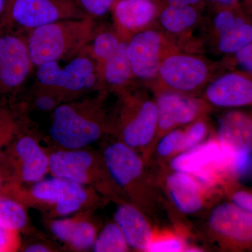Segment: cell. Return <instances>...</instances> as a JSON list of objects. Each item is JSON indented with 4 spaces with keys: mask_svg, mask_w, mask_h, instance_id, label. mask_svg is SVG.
Here are the masks:
<instances>
[{
    "mask_svg": "<svg viewBox=\"0 0 252 252\" xmlns=\"http://www.w3.org/2000/svg\"><path fill=\"white\" fill-rule=\"evenodd\" d=\"M99 143L113 180L127 202L147 215H154L160 194L150 164L138 152L110 136L104 137Z\"/></svg>",
    "mask_w": 252,
    "mask_h": 252,
    "instance_id": "cell-2",
    "label": "cell"
},
{
    "mask_svg": "<svg viewBox=\"0 0 252 252\" xmlns=\"http://www.w3.org/2000/svg\"><path fill=\"white\" fill-rule=\"evenodd\" d=\"M114 220L119 225L130 250L148 252L154 229L145 212L130 203L117 204Z\"/></svg>",
    "mask_w": 252,
    "mask_h": 252,
    "instance_id": "cell-19",
    "label": "cell"
},
{
    "mask_svg": "<svg viewBox=\"0 0 252 252\" xmlns=\"http://www.w3.org/2000/svg\"><path fill=\"white\" fill-rule=\"evenodd\" d=\"M210 69L207 61L187 54H167L159 66L154 84L156 94L177 93L191 96L206 85Z\"/></svg>",
    "mask_w": 252,
    "mask_h": 252,
    "instance_id": "cell-8",
    "label": "cell"
},
{
    "mask_svg": "<svg viewBox=\"0 0 252 252\" xmlns=\"http://www.w3.org/2000/svg\"><path fill=\"white\" fill-rule=\"evenodd\" d=\"M182 137L183 129L179 127L162 136L156 144L150 160L154 157L156 160L160 162L170 161L172 158L180 154Z\"/></svg>",
    "mask_w": 252,
    "mask_h": 252,
    "instance_id": "cell-30",
    "label": "cell"
},
{
    "mask_svg": "<svg viewBox=\"0 0 252 252\" xmlns=\"http://www.w3.org/2000/svg\"><path fill=\"white\" fill-rule=\"evenodd\" d=\"M96 210L79 211L71 216L44 220L51 234L66 251H91L102 227Z\"/></svg>",
    "mask_w": 252,
    "mask_h": 252,
    "instance_id": "cell-13",
    "label": "cell"
},
{
    "mask_svg": "<svg viewBox=\"0 0 252 252\" xmlns=\"http://www.w3.org/2000/svg\"><path fill=\"white\" fill-rule=\"evenodd\" d=\"M193 245L187 241L184 230L180 229H154L153 239L148 252H188Z\"/></svg>",
    "mask_w": 252,
    "mask_h": 252,
    "instance_id": "cell-27",
    "label": "cell"
},
{
    "mask_svg": "<svg viewBox=\"0 0 252 252\" xmlns=\"http://www.w3.org/2000/svg\"><path fill=\"white\" fill-rule=\"evenodd\" d=\"M166 5H181V6H198L203 0H165Z\"/></svg>",
    "mask_w": 252,
    "mask_h": 252,
    "instance_id": "cell-38",
    "label": "cell"
},
{
    "mask_svg": "<svg viewBox=\"0 0 252 252\" xmlns=\"http://www.w3.org/2000/svg\"><path fill=\"white\" fill-rule=\"evenodd\" d=\"M87 16L77 0H15L4 28L16 24L27 32L62 20Z\"/></svg>",
    "mask_w": 252,
    "mask_h": 252,
    "instance_id": "cell-11",
    "label": "cell"
},
{
    "mask_svg": "<svg viewBox=\"0 0 252 252\" xmlns=\"http://www.w3.org/2000/svg\"><path fill=\"white\" fill-rule=\"evenodd\" d=\"M26 101H0V155L23 132L35 126Z\"/></svg>",
    "mask_w": 252,
    "mask_h": 252,
    "instance_id": "cell-21",
    "label": "cell"
},
{
    "mask_svg": "<svg viewBox=\"0 0 252 252\" xmlns=\"http://www.w3.org/2000/svg\"><path fill=\"white\" fill-rule=\"evenodd\" d=\"M156 101L158 110L156 144L167 132L181 126L189 125L203 117L211 108L203 99L173 92L156 94Z\"/></svg>",
    "mask_w": 252,
    "mask_h": 252,
    "instance_id": "cell-14",
    "label": "cell"
},
{
    "mask_svg": "<svg viewBox=\"0 0 252 252\" xmlns=\"http://www.w3.org/2000/svg\"><path fill=\"white\" fill-rule=\"evenodd\" d=\"M21 186L22 185L16 180L12 167L2 152L0 155V195L11 197L14 190Z\"/></svg>",
    "mask_w": 252,
    "mask_h": 252,
    "instance_id": "cell-32",
    "label": "cell"
},
{
    "mask_svg": "<svg viewBox=\"0 0 252 252\" xmlns=\"http://www.w3.org/2000/svg\"><path fill=\"white\" fill-rule=\"evenodd\" d=\"M91 16L66 19L26 32V41L34 67L44 63L67 61L87 47L97 31Z\"/></svg>",
    "mask_w": 252,
    "mask_h": 252,
    "instance_id": "cell-5",
    "label": "cell"
},
{
    "mask_svg": "<svg viewBox=\"0 0 252 252\" xmlns=\"http://www.w3.org/2000/svg\"><path fill=\"white\" fill-rule=\"evenodd\" d=\"M28 209L16 199L0 195V227L17 230L28 236L39 233L32 223Z\"/></svg>",
    "mask_w": 252,
    "mask_h": 252,
    "instance_id": "cell-23",
    "label": "cell"
},
{
    "mask_svg": "<svg viewBox=\"0 0 252 252\" xmlns=\"http://www.w3.org/2000/svg\"><path fill=\"white\" fill-rule=\"evenodd\" d=\"M222 148L232 154H252V110L231 109L218 121L216 136Z\"/></svg>",
    "mask_w": 252,
    "mask_h": 252,
    "instance_id": "cell-18",
    "label": "cell"
},
{
    "mask_svg": "<svg viewBox=\"0 0 252 252\" xmlns=\"http://www.w3.org/2000/svg\"><path fill=\"white\" fill-rule=\"evenodd\" d=\"M79 6L88 16L95 19L107 14L116 0H77Z\"/></svg>",
    "mask_w": 252,
    "mask_h": 252,
    "instance_id": "cell-35",
    "label": "cell"
},
{
    "mask_svg": "<svg viewBox=\"0 0 252 252\" xmlns=\"http://www.w3.org/2000/svg\"><path fill=\"white\" fill-rule=\"evenodd\" d=\"M30 185L18 187L11 198L39 211L43 220L71 216L82 210H97L109 202L94 189L61 177L52 176Z\"/></svg>",
    "mask_w": 252,
    "mask_h": 252,
    "instance_id": "cell-4",
    "label": "cell"
},
{
    "mask_svg": "<svg viewBox=\"0 0 252 252\" xmlns=\"http://www.w3.org/2000/svg\"><path fill=\"white\" fill-rule=\"evenodd\" d=\"M15 0H5L6 1V11H5V16L4 21H3L2 26H4L6 24V20H7L8 16H9L10 9L14 4Z\"/></svg>",
    "mask_w": 252,
    "mask_h": 252,
    "instance_id": "cell-41",
    "label": "cell"
},
{
    "mask_svg": "<svg viewBox=\"0 0 252 252\" xmlns=\"http://www.w3.org/2000/svg\"><path fill=\"white\" fill-rule=\"evenodd\" d=\"M162 187L176 210L185 215H195L207 206L215 190L193 175L172 170L162 175Z\"/></svg>",
    "mask_w": 252,
    "mask_h": 252,
    "instance_id": "cell-15",
    "label": "cell"
},
{
    "mask_svg": "<svg viewBox=\"0 0 252 252\" xmlns=\"http://www.w3.org/2000/svg\"><path fill=\"white\" fill-rule=\"evenodd\" d=\"M252 42V17L247 11L234 24L218 36V48L225 54H234L238 50Z\"/></svg>",
    "mask_w": 252,
    "mask_h": 252,
    "instance_id": "cell-24",
    "label": "cell"
},
{
    "mask_svg": "<svg viewBox=\"0 0 252 252\" xmlns=\"http://www.w3.org/2000/svg\"><path fill=\"white\" fill-rule=\"evenodd\" d=\"M198 16L195 6L165 5L160 14V22L167 31L180 33L193 26Z\"/></svg>",
    "mask_w": 252,
    "mask_h": 252,
    "instance_id": "cell-25",
    "label": "cell"
},
{
    "mask_svg": "<svg viewBox=\"0 0 252 252\" xmlns=\"http://www.w3.org/2000/svg\"><path fill=\"white\" fill-rule=\"evenodd\" d=\"M234 63L245 72L252 74V42L238 50L234 54Z\"/></svg>",
    "mask_w": 252,
    "mask_h": 252,
    "instance_id": "cell-36",
    "label": "cell"
},
{
    "mask_svg": "<svg viewBox=\"0 0 252 252\" xmlns=\"http://www.w3.org/2000/svg\"><path fill=\"white\" fill-rule=\"evenodd\" d=\"M42 137L34 126L18 135L3 152L21 185L36 183L49 173V149L41 144Z\"/></svg>",
    "mask_w": 252,
    "mask_h": 252,
    "instance_id": "cell-10",
    "label": "cell"
},
{
    "mask_svg": "<svg viewBox=\"0 0 252 252\" xmlns=\"http://www.w3.org/2000/svg\"><path fill=\"white\" fill-rule=\"evenodd\" d=\"M123 41L116 33L97 29L87 49L97 63L99 73L103 63L117 51Z\"/></svg>",
    "mask_w": 252,
    "mask_h": 252,
    "instance_id": "cell-26",
    "label": "cell"
},
{
    "mask_svg": "<svg viewBox=\"0 0 252 252\" xmlns=\"http://www.w3.org/2000/svg\"><path fill=\"white\" fill-rule=\"evenodd\" d=\"M231 201L252 215V193L245 190L233 191L230 195Z\"/></svg>",
    "mask_w": 252,
    "mask_h": 252,
    "instance_id": "cell-37",
    "label": "cell"
},
{
    "mask_svg": "<svg viewBox=\"0 0 252 252\" xmlns=\"http://www.w3.org/2000/svg\"><path fill=\"white\" fill-rule=\"evenodd\" d=\"M117 94V104L110 112L109 136L138 152L149 162L158 123L156 98L132 85Z\"/></svg>",
    "mask_w": 252,
    "mask_h": 252,
    "instance_id": "cell-3",
    "label": "cell"
},
{
    "mask_svg": "<svg viewBox=\"0 0 252 252\" xmlns=\"http://www.w3.org/2000/svg\"><path fill=\"white\" fill-rule=\"evenodd\" d=\"M202 99L211 107H252V74L239 70L223 74L209 83Z\"/></svg>",
    "mask_w": 252,
    "mask_h": 252,
    "instance_id": "cell-16",
    "label": "cell"
},
{
    "mask_svg": "<svg viewBox=\"0 0 252 252\" xmlns=\"http://www.w3.org/2000/svg\"><path fill=\"white\" fill-rule=\"evenodd\" d=\"M208 132V125L203 118L189 124L183 129V137L179 154L187 152L205 142Z\"/></svg>",
    "mask_w": 252,
    "mask_h": 252,
    "instance_id": "cell-31",
    "label": "cell"
},
{
    "mask_svg": "<svg viewBox=\"0 0 252 252\" xmlns=\"http://www.w3.org/2000/svg\"><path fill=\"white\" fill-rule=\"evenodd\" d=\"M104 90L63 102L52 114L49 148L80 149L90 147L109 135L110 112Z\"/></svg>",
    "mask_w": 252,
    "mask_h": 252,
    "instance_id": "cell-1",
    "label": "cell"
},
{
    "mask_svg": "<svg viewBox=\"0 0 252 252\" xmlns=\"http://www.w3.org/2000/svg\"><path fill=\"white\" fill-rule=\"evenodd\" d=\"M112 9L118 28L124 32L136 33L153 21L157 5L154 0H116Z\"/></svg>",
    "mask_w": 252,
    "mask_h": 252,
    "instance_id": "cell-20",
    "label": "cell"
},
{
    "mask_svg": "<svg viewBox=\"0 0 252 252\" xmlns=\"http://www.w3.org/2000/svg\"><path fill=\"white\" fill-rule=\"evenodd\" d=\"M23 242L21 232L0 227V252H21Z\"/></svg>",
    "mask_w": 252,
    "mask_h": 252,
    "instance_id": "cell-34",
    "label": "cell"
},
{
    "mask_svg": "<svg viewBox=\"0 0 252 252\" xmlns=\"http://www.w3.org/2000/svg\"><path fill=\"white\" fill-rule=\"evenodd\" d=\"M207 1H211V2L215 3V4L220 5L222 7L224 6H230L238 3L240 0H207Z\"/></svg>",
    "mask_w": 252,
    "mask_h": 252,
    "instance_id": "cell-39",
    "label": "cell"
},
{
    "mask_svg": "<svg viewBox=\"0 0 252 252\" xmlns=\"http://www.w3.org/2000/svg\"><path fill=\"white\" fill-rule=\"evenodd\" d=\"M26 34L0 29V101L16 99L34 68Z\"/></svg>",
    "mask_w": 252,
    "mask_h": 252,
    "instance_id": "cell-9",
    "label": "cell"
},
{
    "mask_svg": "<svg viewBox=\"0 0 252 252\" xmlns=\"http://www.w3.org/2000/svg\"><path fill=\"white\" fill-rule=\"evenodd\" d=\"M103 90L119 94L132 85L134 77L127 51V41H123L119 49L99 69Z\"/></svg>",
    "mask_w": 252,
    "mask_h": 252,
    "instance_id": "cell-22",
    "label": "cell"
},
{
    "mask_svg": "<svg viewBox=\"0 0 252 252\" xmlns=\"http://www.w3.org/2000/svg\"><path fill=\"white\" fill-rule=\"evenodd\" d=\"M36 68L34 84L56 91L66 102L103 90L97 63L87 47L65 65L51 62Z\"/></svg>",
    "mask_w": 252,
    "mask_h": 252,
    "instance_id": "cell-7",
    "label": "cell"
},
{
    "mask_svg": "<svg viewBox=\"0 0 252 252\" xmlns=\"http://www.w3.org/2000/svg\"><path fill=\"white\" fill-rule=\"evenodd\" d=\"M91 251L126 252H130V248L119 225L114 220L101 228Z\"/></svg>",
    "mask_w": 252,
    "mask_h": 252,
    "instance_id": "cell-28",
    "label": "cell"
},
{
    "mask_svg": "<svg viewBox=\"0 0 252 252\" xmlns=\"http://www.w3.org/2000/svg\"><path fill=\"white\" fill-rule=\"evenodd\" d=\"M207 228L220 248H243L252 244V215L233 202L214 207L207 217Z\"/></svg>",
    "mask_w": 252,
    "mask_h": 252,
    "instance_id": "cell-12",
    "label": "cell"
},
{
    "mask_svg": "<svg viewBox=\"0 0 252 252\" xmlns=\"http://www.w3.org/2000/svg\"><path fill=\"white\" fill-rule=\"evenodd\" d=\"M31 239L23 242L21 252H57L64 251V248L61 247L55 240L46 238L41 233L30 235Z\"/></svg>",
    "mask_w": 252,
    "mask_h": 252,
    "instance_id": "cell-33",
    "label": "cell"
},
{
    "mask_svg": "<svg viewBox=\"0 0 252 252\" xmlns=\"http://www.w3.org/2000/svg\"><path fill=\"white\" fill-rule=\"evenodd\" d=\"M66 100L56 91L34 84L29 94L26 104L31 109L38 112L52 113Z\"/></svg>",
    "mask_w": 252,
    "mask_h": 252,
    "instance_id": "cell-29",
    "label": "cell"
},
{
    "mask_svg": "<svg viewBox=\"0 0 252 252\" xmlns=\"http://www.w3.org/2000/svg\"><path fill=\"white\" fill-rule=\"evenodd\" d=\"M6 11V1L5 0H0V27L2 26L3 21Z\"/></svg>",
    "mask_w": 252,
    "mask_h": 252,
    "instance_id": "cell-40",
    "label": "cell"
},
{
    "mask_svg": "<svg viewBox=\"0 0 252 252\" xmlns=\"http://www.w3.org/2000/svg\"><path fill=\"white\" fill-rule=\"evenodd\" d=\"M164 40L158 32L145 30L135 33L127 41V51L134 77L143 80L157 76L164 54Z\"/></svg>",
    "mask_w": 252,
    "mask_h": 252,
    "instance_id": "cell-17",
    "label": "cell"
},
{
    "mask_svg": "<svg viewBox=\"0 0 252 252\" xmlns=\"http://www.w3.org/2000/svg\"><path fill=\"white\" fill-rule=\"evenodd\" d=\"M48 149L51 176L90 187L109 202L128 203L113 180L99 149Z\"/></svg>",
    "mask_w": 252,
    "mask_h": 252,
    "instance_id": "cell-6",
    "label": "cell"
},
{
    "mask_svg": "<svg viewBox=\"0 0 252 252\" xmlns=\"http://www.w3.org/2000/svg\"><path fill=\"white\" fill-rule=\"evenodd\" d=\"M249 1H250V4H252V0H249Z\"/></svg>",
    "mask_w": 252,
    "mask_h": 252,
    "instance_id": "cell-42",
    "label": "cell"
}]
</instances>
